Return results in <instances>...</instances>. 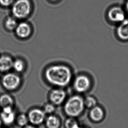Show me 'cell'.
I'll list each match as a JSON object with an SVG mask.
<instances>
[{"mask_svg": "<svg viewBox=\"0 0 128 128\" xmlns=\"http://www.w3.org/2000/svg\"><path fill=\"white\" fill-rule=\"evenodd\" d=\"M47 81L59 87L68 86L71 81L72 74L69 68L64 65H55L48 67L45 72Z\"/></svg>", "mask_w": 128, "mask_h": 128, "instance_id": "obj_1", "label": "cell"}, {"mask_svg": "<svg viewBox=\"0 0 128 128\" xmlns=\"http://www.w3.org/2000/svg\"><path fill=\"white\" fill-rule=\"evenodd\" d=\"M84 101L79 96H74L70 97L64 106V111L70 117L74 118L79 116L84 108Z\"/></svg>", "mask_w": 128, "mask_h": 128, "instance_id": "obj_2", "label": "cell"}, {"mask_svg": "<svg viewBox=\"0 0 128 128\" xmlns=\"http://www.w3.org/2000/svg\"><path fill=\"white\" fill-rule=\"evenodd\" d=\"M31 5L28 0H18L12 7L14 16L22 19L27 17L31 12Z\"/></svg>", "mask_w": 128, "mask_h": 128, "instance_id": "obj_3", "label": "cell"}, {"mask_svg": "<svg viewBox=\"0 0 128 128\" xmlns=\"http://www.w3.org/2000/svg\"><path fill=\"white\" fill-rule=\"evenodd\" d=\"M20 83V78L14 73H8L5 75L2 80V83L3 87L9 90H14L17 88Z\"/></svg>", "mask_w": 128, "mask_h": 128, "instance_id": "obj_4", "label": "cell"}, {"mask_svg": "<svg viewBox=\"0 0 128 128\" xmlns=\"http://www.w3.org/2000/svg\"><path fill=\"white\" fill-rule=\"evenodd\" d=\"M90 85V81L88 76L80 75L75 80L74 87L75 90L79 93H84L88 90Z\"/></svg>", "mask_w": 128, "mask_h": 128, "instance_id": "obj_5", "label": "cell"}, {"mask_svg": "<svg viewBox=\"0 0 128 128\" xmlns=\"http://www.w3.org/2000/svg\"><path fill=\"white\" fill-rule=\"evenodd\" d=\"M16 114L12 106L3 107L0 114V118L2 123L7 125H12L16 120Z\"/></svg>", "mask_w": 128, "mask_h": 128, "instance_id": "obj_6", "label": "cell"}, {"mask_svg": "<svg viewBox=\"0 0 128 128\" xmlns=\"http://www.w3.org/2000/svg\"><path fill=\"white\" fill-rule=\"evenodd\" d=\"M46 113L44 111L38 108H35L30 111L28 114V121L33 125H40L45 118Z\"/></svg>", "mask_w": 128, "mask_h": 128, "instance_id": "obj_7", "label": "cell"}, {"mask_svg": "<svg viewBox=\"0 0 128 128\" xmlns=\"http://www.w3.org/2000/svg\"><path fill=\"white\" fill-rule=\"evenodd\" d=\"M109 20L114 23H120L125 20V14L123 10L119 7H113L108 13Z\"/></svg>", "mask_w": 128, "mask_h": 128, "instance_id": "obj_8", "label": "cell"}, {"mask_svg": "<svg viewBox=\"0 0 128 128\" xmlns=\"http://www.w3.org/2000/svg\"><path fill=\"white\" fill-rule=\"evenodd\" d=\"M66 97V92L62 89H55L50 92V99L54 105H59L64 101Z\"/></svg>", "mask_w": 128, "mask_h": 128, "instance_id": "obj_9", "label": "cell"}, {"mask_svg": "<svg viewBox=\"0 0 128 128\" xmlns=\"http://www.w3.org/2000/svg\"><path fill=\"white\" fill-rule=\"evenodd\" d=\"M16 33L18 36L22 38H26L30 36L31 29L30 25L26 23H22L17 25Z\"/></svg>", "mask_w": 128, "mask_h": 128, "instance_id": "obj_10", "label": "cell"}, {"mask_svg": "<svg viewBox=\"0 0 128 128\" xmlns=\"http://www.w3.org/2000/svg\"><path fill=\"white\" fill-rule=\"evenodd\" d=\"M117 33L120 39L126 40H128V19H125L118 27Z\"/></svg>", "mask_w": 128, "mask_h": 128, "instance_id": "obj_11", "label": "cell"}, {"mask_svg": "<svg viewBox=\"0 0 128 128\" xmlns=\"http://www.w3.org/2000/svg\"><path fill=\"white\" fill-rule=\"evenodd\" d=\"M90 116L91 119L94 121L96 122L100 121L104 118V111L101 107L96 106L91 109Z\"/></svg>", "mask_w": 128, "mask_h": 128, "instance_id": "obj_12", "label": "cell"}, {"mask_svg": "<svg viewBox=\"0 0 128 128\" xmlns=\"http://www.w3.org/2000/svg\"><path fill=\"white\" fill-rule=\"evenodd\" d=\"M13 61L10 57L3 56L0 57V71L6 72L13 67Z\"/></svg>", "mask_w": 128, "mask_h": 128, "instance_id": "obj_13", "label": "cell"}, {"mask_svg": "<svg viewBox=\"0 0 128 128\" xmlns=\"http://www.w3.org/2000/svg\"><path fill=\"white\" fill-rule=\"evenodd\" d=\"M46 125L47 128H59L60 122L56 116L50 115L46 119Z\"/></svg>", "mask_w": 128, "mask_h": 128, "instance_id": "obj_14", "label": "cell"}, {"mask_svg": "<svg viewBox=\"0 0 128 128\" xmlns=\"http://www.w3.org/2000/svg\"><path fill=\"white\" fill-rule=\"evenodd\" d=\"M13 103V99L8 94H4L0 96V106L2 108L8 106L12 107Z\"/></svg>", "mask_w": 128, "mask_h": 128, "instance_id": "obj_15", "label": "cell"}, {"mask_svg": "<svg viewBox=\"0 0 128 128\" xmlns=\"http://www.w3.org/2000/svg\"><path fill=\"white\" fill-rule=\"evenodd\" d=\"M17 124L20 126H25L27 125L28 121V116L26 114H22L18 116L16 119Z\"/></svg>", "mask_w": 128, "mask_h": 128, "instance_id": "obj_16", "label": "cell"}, {"mask_svg": "<svg viewBox=\"0 0 128 128\" xmlns=\"http://www.w3.org/2000/svg\"><path fill=\"white\" fill-rule=\"evenodd\" d=\"M84 105L88 108H93L96 106L97 101L94 97H88L85 99Z\"/></svg>", "mask_w": 128, "mask_h": 128, "instance_id": "obj_17", "label": "cell"}, {"mask_svg": "<svg viewBox=\"0 0 128 128\" xmlns=\"http://www.w3.org/2000/svg\"><path fill=\"white\" fill-rule=\"evenodd\" d=\"M13 67L16 72H21L24 69V64L22 60L18 59L13 62Z\"/></svg>", "mask_w": 128, "mask_h": 128, "instance_id": "obj_18", "label": "cell"}, {"mask_svg": "<svg viewBox=\"0 0 128 128\" xmlns=\"http://www.w3.org/2000/svg\"><path fill=\"white\" fill-rule=\"evenodd\" d=\"M65 126L66 128H79L80 127L77 121L72 117L66 120Z\"/></svg>", "mask_w": 128, "mask_h": 128, "instance_id": "obj_19", "label": "cell"}, {"mask_svg": "<svg viewBox=\"0 0 128 128\" xmlns=\"http://www.w3.org/2000/svg\"><path fill=\"white\" fill-rule=\"evenodd\" d=\"M17 26V23L15 19L12 18H9L6 22V26L9 30L16 29Z\"/></svg>", "mask_w": 128, "mask_h": 128, "instance_id": "obj_20", "label": "cell"}, {"mask_svg": "<svg viewBox=\"0 0 128 128\" xmlns=\"http://www.w3.org/2000/svg\"><path fill=\"white\" fill-rule=\"evenodd\" d=\"M55 107L54 105L52 104H47L44 107V111L45 113L51 114L55 111Z\"/></svg>", "mask_w": 128, "mask_h": 128, "instance_id": "obj_21", "label": "cell"}, {"mask_svg": "<svg viewBox=\"0 0 128 128\" xmlns=\"http://www.w3.org/2000/svg\"><path fill=\"white\" fill-rule=\"evenodd\" d=\"M14 0H0V4L4 6H8L12 4Z\"/></svg>", "mask_w": 128, "mask_h": 128, "instance_id": "obj_22", "label": "cell"}, {"mask_svg": "<svg viewBox=\"0 0 128 128\" xmlns=\"http://www.w3.org/2000/svg\"><path fill=\"white\" fill-rule=\"evenodd\" d=\"M24 128H36L35 126H34L33 125H27L25 126Z\"/></svg>", "mask_w": 128, "mask_h": 128, "instance_id": "obj_23", "label": "cell"}, {"mask_svg": "<svg viewBox=\"0 0 128 128\" xmlns=\"http://www.w3.org/2000/svg\"><path fill=\"white\" fill-rule=\"evenodd\" d=\"M2 120H1L0 118V128L1 126H2Z\"/></svg>", "mask_w": 128, "mask_h": 128, "instance_id": "obj_24", "label": "cell"}, {"mask_svg": "<svg viewBox=\"0 0 128 128\" xmlns=\"http://www.w3.org/2000/svg\"><path fill=\"white\" fill-rule=\"evenodd\" d=\"M126 9H127V11H128V2H127Z\"/></svg>", "mask_w": 128, "mask_h": 128, "instance_id": "obj_25", "label": "cell"}, {"mask_svg": "<svg viewBox=\"0 0 128 128\" xmlns=\"http://www.w3.org/2000/svg\"><path fill=\"white\" fill-rule=\"evenodd\" d=\"M52 1H57V0H52Z\"/></svg>", "mask_w": 128, "mask_h": 128, "instance_id": "obj_26", "label": "cell"}, {"mask_svg": "<svg viewBox=\"0 0 128 128\" xmlns=\"http://www.w3.org/2000/svg\"><path fill=\"white\" fill-rule=\"evenodd\" d=\"M79 128H82V127H79Z\"/></svg>", "mask_w": 128, "mask_h": 128, "instance_id": "obj_27", "label": "cell"}]
</instances>
